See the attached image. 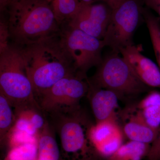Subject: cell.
Masks as SVG:
<instances>
[{
    "label": "cell",
    "mask_w": 160,
    "mask_h": 160,
    "mask_svg": "<svg viewBox=\"0 0 160 160\" xmlns=\"http://www.w3.org/2000/svg\"><path fill=\"white\" fill-rule=\"evenodd\" d=\"M142 0H109L111 16L103 39L116 53L133 44L135 32L143 17Z\"/></svg>",
    "instance_id": "5b68a950"
},
{
    "label": "cell",
    "mask_w": 160,
    "mask_h": 160,
    "mask_svg": "<svg viewBox=\"0 0 160 160\" xmlns=\"http://www.w3.org/2000/svg\"><path fill=\"white\" fill-rule=\"evenodd\" d=\"M60 37L76 73L87 78L89 69L98 66L102 61L104 41L66 24L61 26Z\"/></svg>",
    "instance_id": "8992f818"
},
{
    "label": "cell",
    "mask_w": 160,
    "mask_h": 160,
    "mask_svg": "<svg viewBox=\"0 0 160 160\" xmlns=\"http://www.w3.org/2000/svg\"><path fill=\"white\" fill-rule=\"evenodd\" d=\"M138 78L146 86L160 90V69L152 60L144 56L134 44L120 52Z\"/></svg>",
    "instance_id": "30bf717a"
},
{
    "label": "cell",
    "mask_w": 160,
    "mask_h": 160,
    "mask_svg": "<svg viewBox=\"0 0 160 160\" xmlns=\"http://www.w3.org/2000/svg\"><path fill=\"white\" fill-rule=\"evenodd\" d=\"M125 122L122 129L123 134L129 141L145 144H152L157 138L160 127H153L146 122L132 108L125 112Z\"/></svg>",
    "instance_id": "7c38bea8"
},
{
    "label": "cell",
    "mask_w": 160,
    "mask_h": 160,
    "mask_svg": "<svg viewBox=\"0 0 160 160\" xmlns=\"http://www.w3.org/2000/svg\"><path fill=\"white\" fill-rule=\"evenodd\" d=\"M147 157L148 160H160V131L156 139L152 144Z\"/></svg>",
    "instance_id": "44dd1931"
},
{
    "label": "cell",
    "mask_w": 160,
    "mask_h": 160,
    "mask_svg": "<svg viewBox=\"0 0 160 160\" xmlns=\"http://www.w3.org/2000/svg\"></svg>",
    "instance_id": "d4e9b609"
},
{
    "label": "cell",
    "mask_w": 160,
    "mask_h": 160,
    "mask_svg": "<svg viewBox=\"0 0 160 160\" xmlns=\"http://www.w3.org/2000/svg\"><path fill=\"white\" fill-rule=\"evenodd\" d=\"M132 109L149 126L160 127V92H150Z\"/></svg>",
    "instance_id": "5bb4252c"
},
{
    "label": "cell",
    "mask_w": 160,
    "mask_h": 160,
    "mask_svg": "<svg viewBox=\"0 0 160 160\" xmlns=\"http://www.w3.org/2000/svg\"><path fill=\"white\" fill-rule=\"evenodd\" d=\"M81 4L87 5V4H91L93 3L94 0H78Z\"/></svg>",
    "instance_id": "cb8c5ba5"
},
{
    "label": "cell",
    "mask_w": 160,
    "mask_h": 160,
    "mask_svg": "<svg viewBox=\"0 0 160 160\" xmlns=\"http://www.w3.org/2000/svg\"><path fill=\"white\" fill-rule=\"evenodd\" d=\"M93 3L82 4L76 13L65 24L103 40L110 21L111 9L107 3Z\"/></svg>",
    "instance_id": "ba28073f"
},
{
    "label": "cell",
    "mask_w": 160,
    "mask_h": 160,
    "mask_svg": "<svg viewBox=\"0 0 160 160\" xmlns=\"http://www.w3.org/2000/svg\"><path fill=\"white\" fill-rule=\"evenodd\" d=\"M146 8L152 10L158 16L160 19V0H142Z\"/></svg>",
    "instance_id": "7402d4cb"
},
{
    "label": "cell",
    "mask_w": 160,
    "mask_h": 160,
    "mask_svg": "<svg viewBox=\"0 0 160 160\" xmlns=\"http://www.w3.org/2000/svg\"><path fill=\"white\" fill-rule=\"evenodd\" d=\"M38 143H28L11 148L5 160H37Z\"/></svg>",
    "instance_id": "ffe728a7"
},
{
    "label": "cell",
    "mask_w": 160,
    "mask_h": 160,
    "mask_svg": "<svg viewBox=\"0 0 160 160\" xmlns=\"http://www.w3.org/2000/svg\"><path fill=\"white\" fill-rule=\"evenodd\" d=\"M113 52L103 59L88 83L97 88L112 90L120 97L140 94L148 90L125 59Z\"/></svg>",
    "instance_id": "277c9868"
},
{
    "label": "cell",
    "mask_w": 160,
    "mask_h": 160,
    "mask_svg": "<svg viewBox=\"0 0 160 160\" xmlns=\"http://www.w3.org/2000/svg\"><path fill=\"white\" fill-rule=\"evenodd\" d=\"M20 46L38 102L60 80L76 73L71 58L62 42L60 32L36 42Z\"/></svg>",
    "instance_id": "6da1fadb"
},
{
    "label": "cell",
    "mask_w": 160,
    "mask_h": 160,
    "mask_svg": "<svg viewBox=\"0 0 160 160\" xmlns=\"http://www.w3.org/2000/svg\"><path fill=\"white\" fill-rule=\"evenodd\" d=\"M87 78L73 73L60 80L38 100L42 111L51 115L80 109V101L89 91Z\"/></svg>",
    "instance_id": "52a82bcc"
},
{
    "label": "cell",
    "mask_w": 160,
    "mask_h": 160,
    "mask_svg": "<svg viewBox=\"0 0 160 160\" xmlns=\"http://www.w3.org/2000/svg\"><path fill=\"white\" fill-rule=\"evenodd\" d=\"M89 85L87 96L96 123L116 119L120 96L112 90Z\"/></svg>",
    "instance_id": "8fae6325"
},
{
    "label": "cell",
    "mask_w": 160,
    "mask_h": 160,
    "mask_svg": "<svg viewBox=\"0 0 160 160\" xmlns=\"http://www.w3.org/2000/svg\"><path fill=\"white\" fill-rule=\"evenodd\" d=\"M41 111V109L32 108L15 111L16 120L12 129L38 138L47 122Z\"/></svg>",
    "instance_id": "4fadbf2b"
},
{
    "label": "cell",
    "mask_w": 160,
    "mask_h": 160,
    "mask_svg": "<svg viewBox=\"0 0 160 160\" xmlns=\"http://www.w3.org/2000/svg\"><path fill=\"white\" fill-rule=\"evenodd\" d=\"M143 16L149 32L158 66L160 69V19L147 8L143 9Z\"/></svg>",
    "instance_id": "ac0fdd59"
},
{
    "label": "cell",
    "mask_w": 160,
    "mask_h": 160,
    "mask_svg": "<svg viewBox=\"0 0 160 160\" xmlns=\"http://www.w3.org/2000/svg\"><path fill=\"white\" fill-rule=\"evenodd\" d=\"M51 5L57 21L60 26L68 22L79 9L78 0H47Z\"/></svg>",
    "instance_id": "e0dca14e"
},
{
    "label": "cell",
    "mask_w": 160,
    "mask_h": 160,
    "mask_svg": "<svg viewBox=\"0 0 160 160\" xmlns=\"http://www.w3.org/2000/svg\"><path fill=\"white\" fill-rule=\"evenodd\" d=\"M55 136L53 129L47 121L38 138V160H59L60 150Z\"/></svg>",
    "instance_id": "9a60e30c"
},
{
    "label": "cell",
    "mask_w": 160,
    "mask_h": 160,
    "mask_svg": "<svg viewBox=\"0 0 160 160\" xmlns=\"http://www.w3.org/2000/svg\"><path fill=\"white\" fill-rule=\"evenodd\" d=\"M91 145L99 154L110 156L123 144L124 136L116 119H112L91 125L89 132Z\"/></svg>",
    "instance_id": "9c48e42d"
},
{
    "label": "cell",
    "mask_w": 160,
    "mask_h": 160,
    "mask_svg": "<svg viewBox=\"0 0 160 160\" xmlns=\"http://www.w3.org/2000/svg\"><path fill=\"white\" fill-rule=\"evenodd\" d=\"M0 92L15 111L30 108L42 109L27 75L21 47L11 42L0 50Z\"/></svg>",
    "instance_id": "3957f363"
},
{
    "label": "cell",
    "mask_w": 160,
    "mask_h": 160,
    "mask_svg": "<svg viewBox=\"0 0 160 160\" xmlns=\"http://www.w3.org/2000/svg\"><path fill=\"white\" fill-rule=\"evenodd\" d=\"M17 1H18V0H0V6H1V12L4 11L6 7L9 4Z\"/></svg>",
    "instance_id": "603a6c76"
},
{
    "label": "cell",
    "mask_w": 160,
    "mask_h": 160,
    "mask_svg": "<svg viewBox=\"0 0 160 160\" xmlns=\"http://www.w3.org/2000/svg\"><path fill=\"white\" fill-rule=\"evenodd\" d=\"M13 108L7 98L0 92V138L1 140L6 139L14 126L16 120Z\"/></svg>",
    "instance_id": "d6986e66"
},
{
    "label": "cell",
    "mask_w": 160,
    "mask_h": 160,
    "mask_svg": "<svg viewBox=\"0 0 160 160\" xmlns=\"http://www.w3.org/2000/svg\"><path fill=\"white\" fill-rule=\"evenodd\" d=\"M7 21L11 43L24 46L59 33L58 24L47 0H18L9 4Z\"/></svg>",
    "instance_id": "7a4b0ae2"
},
{
    "label": "cell",
    "mask_w": 160,
    "mask_h": 160,
    "mask_svg": "<svg viewBox=\"0 0 160 160\" xmlns=\"http://www.w3.org/2000/svg\"><path fill=\"white\" fill-rule=\"evenodd\" d=\"M150 146L149 144L129 141L123 143L106 160H142L148 156Z\"/></svg>",
    "instance_id": "2e32d148"
}]
</instances>
